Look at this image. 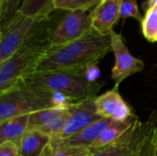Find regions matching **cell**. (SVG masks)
Segmentation results:
<instances>
[{"label": "cell", "mask_w": 157, "mask_h": 156, "mask_svg": "<svg viewBox=\"0 0 157 156\" xmlns=\"http://www.w3.org/2000/svg\"><path fill=\"white\" fill-rule=\"evenodd\" d=\"M121 14L124 19L133 17L139 22H142L144 18L139 11L136 0H121Z\"/></svg>", "instance_id": "603a6c76"}, {"label": "cell", "mask_w": 157, "mask_h": 156, "mask_svg": "<svg viewBox=\"0 0 157 156\" xmlns=\"http://www.w3.org/2000/svg\"><path fill=\"white\" fill-rule=\"evenodd\" d=\"M92 28L100 33H110L121 17V0H102L90 12Z\"/></svg>", "instance_id": "7c38bea8"}, {"label": "cell", "mask_w": 157, "mask_h": 156, "mask_svg": "<svg viewBox=\"0 0 157 156\" xmlns=\"http://www.w3.org/2000/svg\"><path fill=\"white\" fill-rule=\"evenodd\" d=\"M141 24L144 38L150 42H157V6L145 9Z\"/></svg>", "instance_id": "ac0fdd59"}, {"label": "cell", "mask_w": 157, "mask_h": 156, "mask_svg": "<svg viewBox=\"0 0 157 156\" xmlns=\"http://www.w3.org/2000/svg\"><path fill=\"white\" fill-rule=\"evenodd\" d=\"M40 156H55L54 152H53V148H52L51 143L45 147V149L43 150V152H42Z\"/></svg>", "instance_id": "484cf974"}, {"label": "cell", "mask_w": 157, "mask_h": 156, "mask_svg": "<svg viewBox=\"0 0 157 156\" xmlns=\"http://www.w3.org/2000/svg\"><path fill=\"white\" fill-rule=\"evenodd\" d=\"M23 85H28L49 92H60L77 101L97 97L101 83H89L83 70H57L37 72Z\"/></svg>", "instance_id": "3957f363"}, {"label": "cell", "mask_w": 157, "mask_h": 156, "mask_svg": "<svg viewBox=\"0 0 157 156\" xmlns=\"http://www.w3.org/2000/svg\"><path fill=\"white\" fill-rule=\"evenodd\" d=\"M110 36L112 51L115 56V63L111 69V79L115 82V87H119L123 80L142 72L144 68V63L130 52L121 34L112 30Z\"/></svg>", "instance_id": "52a82bcc"}, {"label": "cell", "mask_w": 157, "mask_h": 156, "mask_svg": "<svg viewBox=\"0 0 157 156\" xmlns=\"http://www.w3.org/2000/svg\"><path fill=\"white\" fill-rule=\"evenodd\" d=\"M30 114L10 118L0 122V144L12 142L17 144L29 129Z\"/></svg>", "instance_id": "9a60e30c"}, {"label": "cell", "mask_w": 157, "mask_h": 156, "mask_svg": "<svg viewBox=\"0 0 157 156\" xmlns=\"http://www.w3.org/2000/svg\"><path fill=\"white\" fill-rule=\"evenodd\" d=\"M41 19L29 17L17 11L0 25V63L9 59L31 34Z\"/></svg>", "instance_id": "8992f818"}, {"label": "cell", "mask_w": 157, "mask_h": 156, "mask_svg": "<svg viewBox=\"0 0 157 156\" xmlns=\"http://www.w3.org/2000/svg\"><path fill=\"white\" fill-rule=\"evenodd\" d=\"M68 110L48 108L34 112L29 116L28 130H39L52 140L56 139L63 131Z\"/></svg>", "instance_id": "8fae6325"}, {"label": "cell", "mask_w": 157, "mask_h": 156, "mask_svg": "<svg viewBox=\"0 0 157 156\" xmlns=\"http://www.w3.org/2000/svg\"><path fill=\"white\" fill-rule=\"evenodd\" d=\"M110 51H112L110 33H100L92 29L74 41L51 46L37 72L83 70L98 63Z\"/></svg>", "instance_id": "7a4b0ae2"}, {"label": "cell", "mask_w": 157, "mask_h": 156, "mask_svg": "<svg viewBox=\"0 0 157 156\" xmlns=\"http://www.w3.org/2000/svg\"><path fill=\"white\" fill-rule=\"evenodd\" d=\"M138 117L134 116L130 120L122 122L112 121L101 133L98 139L90 146V150L92 153H96L100 151L106 147H109L121 139H122L139 121Z\"/></svg>", "instance_id": "4fadbf2b"}, {"label": "cell", "mask_w": 157, "mask_h": 156, "mask_svg": "<svg viewBox=\"0 0 157 156\" xmlns=\"http://www.w3.org/2000/svg\"><path fill=\"white\" fill-rule=\"evenodd\" d=\"M22 2L23 0H0V25L18 11Z\"/></svg>", "instance_id": "7402d4cb"}, {"label": "cell", "mask_w": 157, "mask_h": 156, "mask_svg": "<svg viewBox=\"0 0 157 156\" xmlns=\"http://www.w3.org/2000/svg\"><path fill=\"white\" fill-rule=\"evenodd\" d=\"M51 46V25L48 17L40 20L19 49L0 63V95L22 86L35 74Z\"/></svg>", "instance_id": "6da1fadb"}, {"label": "cell", "mask_w": 157, "mask_h": 156, "mask_svg": "<svg viewBox=\"0 0 157 156\" xmlns=\"http://www.w3.org/2000/svg\"><path fill=\"white\" fill-rule=\"evenodd\" d=\"M147 7L145 9H147L148 7H151V6H157V0H147L146 2V5H145Z\"/></svg>", "instance_id": "4316f807"}, {"label": "cell", "mask_w": 157, "mask_h": 156, "mask_svg": "<svg viewBox=\"0 0 157 156\" xmlns=\"http://www.w3.org/2000/svg\"><path fill=\"white\" fill-rule=\"evenodd\" d=\"M95 98L76 102L68 110V115L65 120L63 131L58 138L53 140H63L69 138L102 119L97 113Z\"/></svg>", "instance_id": "9c48e42d"}, {"label": "cell", "mask_w": 157, "mask_h": 156, "mask_svg": "<svg viewBox=\"0 0 157 156\" xmlns=\"http://www.w3.org/2000/svg\"><path fill=\"white\" fill-rule=\"evenodd\" d=\"M101 0H55L54 7L56 10H88L95 7Z\"/></svg>", "instance_id": "ffe728a7"}, {"label": "cell", "mask_w": 157, "mask_h": 156, "mask_svg": "<svg viewBox=\"0 0 157 156\" xmlns=\"http://www.w3.org/2000/svg\"><path fill=\"white\" fill-rule=\"evenodd\" d=\"M48 108H52L51 92L28 85L0 95V122Z\"/></svg>", "instance_id": "277c9868"}, {"label": "cell", "mask_w": 157, "mask_h": 156, "mask_svg": "<svg viewBox=\"0 0 157 156\" xmlns=\"http://www.w3.org/2000/svg\"><path fill=\"white\" fill-rule=\"evenodd\" d=\"M55 0H23L18 11L21 13L37 18L45 19L50 17L53 11Z\"/></svg>", "instance_id": "e0dca14e"}, {"label": "cell", "mask_w": 157, "mask_h": 156, "mask_svg": "<svg viewBox=\"0 0 157 156\" xmlns=\"http://www.w3.org/2000/svg\"><path fill=\"white\" fill-rule=\"evenodd\" d=\"M134 156H157V121L144 138Z\"/></svg>", "instance_id": "d6986e66"}, {"label": "cell", "mask_w": 157, "mask_h": 156, "mask_svg": "<svg viewBox=\"0 0 157 156\" xmlns=\"http://www.w3.org/2000/svg\"><path fill=\"white\" fill-rule=\"evenodd\" d=\"M52 138L39 130H28L18 143L20 156H40Z\"/></svg>", "instance_id": "2e32d148"}, {"label": "cell", "mask_w": 157, "mask_h": 156, "mask_svg": "<svg viewBox=\"0 0 157 156\" xmlns=\"http://www.w3.org/2000/svg\"><path fill=\"white\" fill-rule=\"evenodd\" d=\"M101 1H102V0H101Z\"/></svg>", "instance_id": "83f0119b"}, {"label": "cell", "mask_w": 157, "mask_h": 156, "mask_svg": "<svg viewBox=\"0 0 157 156\" xmlns=\"http://www.w3.org/2000/svg\"><path fill=\"white\" fill-rule=\"evenodd\" d=\"M112 121L113 120H111L102 118L69 138H66L63 140H52V142H54L63 145L76 146V147L89 149L90 146L98 139V137L101 135L104 130Z\"/></svg>", "instance_id": "5bb4252c"}, {"label": "cell", "mask_w": 157, "mask_h": 156, "mask_svg": "<svg viewBox=\"0 0 157 156\" xmlns=\"http://www.w3.org/2000/svg\"><path fill=\"white\" fill-rule=\"evenodd\" d=\"M52 46L74 41L86 35L92 28L90 13L86 10H61L50 16Z\"/></svg>", "instance_id": "5b68a950"}, {"label": "cell", "mask_w": 157, "mask_h": 156, "mask_svg": "<svg viewBox=\"0 0 157 156\" xmlns=\"http://www.w3.org/2000/svg\"><path fill=\"white\" fill-rule=\"evenodd\" d=\"M83 73H84L86 79L89 83L91 84L98 83V80L100 77V69L98 68V63H94L86 67L85 69H83Z\"/></svg>", "instance_id": "cb8c5ba5"}, {"label": "cell", "mask_w": 157, "mask_h": 156, "mask_svg": "<svg viewBox=\"0 0 157 156\" xmlns=\"http://www.w3.org/2000/svg\"><path fill=\"white\" fill-rule=\"evenodd\" d=\"M97 113L100 118L122 122L134 117L132 108L122 98L118 87L106 91L95 98Z\"/></svg>", "instance_id": "30bf717a"}, {"label": "cell", "mask_w": 157, "mask_h": 156, "mask_svg": "<svg viewBox=\"0 0 157 156\" xmlns=\"http://www.w3.org/2000/svg\"><path fill=\"white\" fill-rule=\"evenodd\" d=\"M55 156H91L92 151L88 148L63 145L51 141Z\"/></svg>", "instance_id": "44dd1931"}, {"label": "cell", "mask_w": 157, "mask_h": 156, "mask_svg": "<svg viewBox=\"0 0 157 156\" xmlns=\"http://www.w3.org/2000/svg\"><path fill=\"white\" fill-rule=\"evenodd\" d=\"M0 156H20L18 144L12 142L0 144Z\"/></svg>", "instance_id": "d4e9b609"}, {"label": "cell", "mask_w": 157, "mask_h": 156, "mask_svg": "<svg viewBox=\"0 0 157 156\" xmlns=\"http://www.w3.org/2000/svg\"><path fill=\"white\" fill-rule=\"evenodd\" d=\"M157 121V111H154L146 122L139 120L136 125L120 141L91 156H134L144 138Z\"/></svg>", "instance_id": "ba28073f"}]
</instances>
